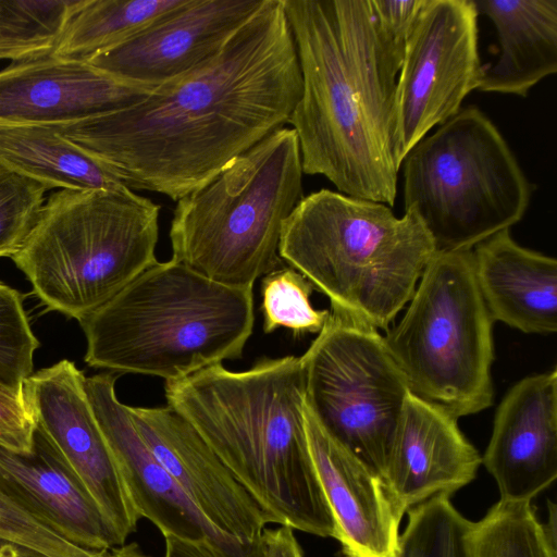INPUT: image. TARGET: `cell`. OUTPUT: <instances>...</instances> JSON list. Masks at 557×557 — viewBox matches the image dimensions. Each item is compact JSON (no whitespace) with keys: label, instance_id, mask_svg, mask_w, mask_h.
I'll return each mask as SVG.
<instances>
[{"label":"cell","instance_id":"31","mask_svg":"<svg viewBox=\"0 0 557 557\" xmlns=\"http://www.w3.org/2000/svg\"><path fill=\"white\" fill-rule=\"evenodd\" d=\"M0 537L18 542L51 557H108V550H89L66 541L23 509L0 487Z\"/></svg>","mask_w":557,"mask_h":557},{"label":"cell","instance_id":"12","mask_svg":"<svg viewBox=\"0 0 557 557\" xmlns=\"http://www.w3.org/2000/svg\"><path fill=\"white\" fill-rule=\"evenodd\" d=\"M84 377L74 362L60 360L24 381V400L34 421L126 541L141 518L87 398Z\"/></svg>","mask_w":557,"mask_h":557},{"label":"cell","instance_id":"21","mask_svg":"<svg viewBox=\"0 0 557 557\" xmlns=\"http://www.w3.org/2000/svg\"><path fill=\"white\" fill-rule=\"evenodd\" d=\"M475 281L495 321L527 334L557 331V260L504 230L472 249Z\"/></svg>","mask_w":557,"mask_h":557},{"label":"cell","instance_id":"38","mask_svg":"<svg viewBox=\"0 0 557 557\" xmlns=\"http://www.w3.org/2000/svg\"><path fill=\"white\" fill-rule=\"evenodd\" d=\"M108 557H150L136 543L123 544L108 550Z\"/></svg>","mask_w":557,"mask_h":557},{"label":"cell","instance_id":"4","mask_svg":"<svg viewBox=\"0 0 557 557\" xmlns=\"http://www.w3.org/2000/svg\"><path fill=\"white\" fill-rule=\"evenodd\" d=\"M78 322L89 367L175 381L242 357L253 329V293L172 259L157 261Z\"/></svg>","mask_w":557,"mask_h":557},{"label":"cell","instance_id":"3","mask_svg":"<svg viewBox=\"0 0 557 557\" xmlns=\"http://www.w3.org/2000/svg\"><path fill=\"white\" fill-rule=\"evenodd\" d=\"M164 395L274 523L335 537L306 435L300 357L244 371L216 363L165 382Z\"/></svg>","mask_w":557,"mask_h":557},{"label":"cell","instance_id":"28","mask_svg":"<svg viewBox=\"0 0 557 557\" xmlns=\"http://www.w3.org/2000/svg\"><path fill=\"white\" fill-rule=\"evenodd\" d=\"M314 286L292 267H281L264 275L261 285L263 332L288 329L295 337L319 333L330 310L314 309L310 296Z\"/></svg>","mask_w":557,"mask_h":557},{"label":"cell","instance_id":"7","mask_svg":"<svg viewBox=\"0 0 557 557\" xmlns=\"http://www.w3.org/2000/svg\"><path fill=\"white\" fill-rule=\"evenodd\" d=\"M159 213L126 186L61 189L11 259L49 310L81 321L158 261Z\"/></svg>","mask_w":557,"mask_h":557},{"label":"cell","instance_id":"9","mask_svg":"<svg viewBox=\"0 0 557 557\" xmlns=\"http://www.w3.org/2000/svg\"><path fill=\"white\" fill-rule=\"evenodd\" d=\"M493 324L472 250L437 252L385 345L410 393L458 419L493 404Z\"/></svg>","mask_w":557,"mask_h":557},{"label":"cell","instance_id":"13","mask_svg":"<svg viewBox=\"0 0 557 557\" xmlns=\"http://www.w3.org/2000/svg\"><path fill=\"white\" fill-rule=\"evenodd\" d=\"M128 410L151 453L218 533L244 544L260 540L273 520L188 421L168 405Z\"/></svg>","mask_w":557,"mask_h":557},{"label":"cell","instance_id":"24","mask_svg":"<svg viewBox=\"0 0 557 557\" xmlns=\"http://www.w3.org/2000/svg\"><path fill=\"white\" fill-rule=\"evenodd\" d=\"M187 0H79L51 55L87 62L140 34Z\"/></svg>","mask_w":557,"mask_h":557},{"label":"cell","instance_id":"18","mask_svg":"<svg viewBox=\"0 0 557 557\" xmlns=\"http://www.w3.org/2000/svg\"><path fill=\"white\" fill-rule=\"evenodd\" d=\"M0 487L33 517L78 547L107 550L125 543L36 422L28 453L0 446Z\"/></svg>","mask_w":557,"mask_h":557},{"label":"cell","instance_id":"17","mask_svg":"<svg viewBox=\"0 0 557 557\" xmlns=\"http://www.w3.org/2000/svg\"><path fill=\"white\" fill-rule=\"evenodd\" d=\"M482 463L503 500L531 502L556 480V368L521 379L503 397Z\"/></svg>","mask_w":557,"mask_h":557},{"label":"cell","instance_id":"27","mask_svg":"<svg viewBox=\"0 0 557 557\" xmlns=\"http://www.w3.org/2000/svg\"><path fill=\"white\" fill-rule=\"evenodd\" d=\"M471 557H557L531 502L499 499L473 522Z\"/></svg>","mask_w":557,"mask_h":557},{"label":"cell","instance_id":"11","mask_svg":"<svg viewBox=\"0 0 557 557\" xmlns=\"http://www.w3.org/2000/svg\"><path fill=\"white\" fill-rule=\"evenodd\" d=\"M472 0H425L406 42L396 84L394 156L411 148L461 109L478 89L482 66Z\"/></svg>","mask_w":557,"mask_h":557},{"label":"cell","instance_id":"14","mask_svg":"<svg viewBox=\"0 0 557 557\" xmlns=\"http://www.w3.org/2000/svg\"><path fill=\"white\" fill-rule=\"evenodd\" d=\"M264 0H187L140 34L87 61L150 86L177 79L218 55Z\"/></svg>","mask_w":557,"mask_h":557},{"label":"cell","instance_id":"15","mask_svg":"<svg viewBox=\"0 0 557 557\" xmlns=\"http://www.w3.org/2000/svg\"><path fill=\"white\" fill-rule=\"evenodd\" d=\"M156 88L53 55L12 62L0 71V124L72 123L133 106Z\"/></svg>","mask_w":557,"mask_h":557},{"label":"cell","instance_id":"37","mask_svg":"<svg viewBox=\"0 0 557 557\" xmlns=\"http://www.w3.org/2000/svg\"><path fill=\"white\" fill-rule=\"evenodd\" d=\"M548 505V518L546 524H542V529L544 535L546 537L547 543L554 550H557V513H556V505L552 500L547 502Z\"/></svg>","mask_w":557,"mask_h":557},{"label":"cell","instance_id":"32","mask_svg":"<svg viewBox=\"0 0 557 557\" xmlns=\"http://www.w3.org/2000/svg\"><path fill=\"white\" fill-rule=\"evenodd\" d=\"M34 430L35 421L25 404L23 389L0 383V446L28 453Z\"/></svg>","mask_w":557,"mask_h":557},{"label":"cell","instance_id":"1","mask_svg":"<svg viewBox=\"0 0 557 557\" xmlns=\"http://www.w3.org/2000/svg\"><path fill=\"white\" fill-rule=\"evenodd\" d=\"M301 91L283 1L264 0L190 73L127 108L53 126L127 188L177 201L285 127Z\"/></svg>","mask_w":557,"mask_h":557},{"label":"cell","instance_id":"26","mask_svg":"<svg viewBox=\"0 0 557 557\" xmlns=\"http://www.w3.org/2000/svg\"><path fill=\"white\" fill-rule=\"evenodd\" d=\"M407 512L396 557H471L473 522L454 507L449 495L433 496Z\"/></svg>","mask_w":557,"mask_h":557},{"label":"cell","instance_id":"25","mask_svg":"<svg viewBox=\"0 0 557 557\" xmlns=\"http://www.w3.org/2000/svg\"><path fill=\"white\" fill-rule=\"evenodd\" d=\"M79 0L0 1V59L51 55Z\"/></svg>","mask_w":557,"mask_h":557},{"label":"cell","instance_id":"5","mask_svg":"<svg viewBox=\"0 0 557 557\" xmlns=\"http://www.w3.org/2000/svg\"><path fill=\"white\" fill-rule=\"evenodd\" d=\"M278 252L333 311L386 332L435 247L413 212L397 218L384 203L322 188L286 218Z\"/></svg>","mask_w":557,"mask_h":557},{"label":"cell","instance_id":"30","mask_svg":"<svg viewBox=\"0 0 557 557\" xmlns=\"http://www.w3.org/2000/svg\"><path fill=\"white\" fill-rule=\"evenodd\" d=\"M47 190L35 181L0 168V258H11L21 249Z\"/></svg>","mask_w":557,"mask_h":557},{"label":"cell","instance_id":"33","mask_svg":"<svg viewBox=\"0 0 557 557\" xmlns=\"http://www.w3.org/2000/svg\"><path fill=\"white\" fill-rule=\"evenodd\" d=\"M164 540V557H261V537L247 544L213 537L185 540L171 534Z\"/></svg>","mask_w":557,"mask_h":557},{"label":"cell","instance_id":"36","mask_svg":"<svg viewBox=\"0 0 557 557\" xmlns=\"http://www.w3.org/2000/svg\"><path fill=\"white\" fill-rule=\"evenodd\" d=\"M0 557H51L28 545L0 537Z\"/></svg>","mask_w":557,"mask_h":557},{"label":"cell","instance_id":"29","mask_svg":"<svg viewBox=\"0 0 557 557\" xmlns=\"http://www.w3.org/2000/svg\"><path fill=\"white\" fill-rule=\"evenodd\" d=\"M39 347L24 308V295L0 282V383L23 389Z\"/></svg>","mask_w":557,"mask_h":557},{"label":"cell","instance_id":"35","mask_svg":"<svg viewBox=\"0 0 557 557\" xmlns=\"http://www.w3.org/2000/svg\"><path fill=\"white\" fill-rule=\"evenodd\" d=\"M261 557H305L294 529L280 524L274 529L265 528L261 535Z\"/></svg>","mask_w":557,"mask_h":557},{"label":"cell","instance_id":"23","mask_svg":"<svg viewBox=\"0 0 557 557\" xmlns=\"http://www.w3.org/2000/svg\"><path fill=\"white\" fill-rule=\"evenodd\" d=\"M0 168L35 181L48 190L125 186L51 124H0Z\"/></svg>","mask_w":557,"mask_h":557},{"label":"cell","instance_id":"19","mask_svg":"<svg viewBox=\"0 0 557 557\" xmlns=\"http://www.w3.org/2000/svg\"><path fill=\"white\" fill-rule=\"evenodd\" d=\"M116 379L111 372L85 376L84 388L139 517L152 522L163 536L235 541L218 533L201 517L151 453L128 406L116 396Z\"/></svg>","mask_w":557,"mask_h":557},{"label":"cell","instance_id":"20","mask_svg":"<svg viewBox=\"0 0 557 557\" xmlns=\"http://www.w3.org/2000/svg\"><path fill=\"white\" fill-rule=\"evenodd\" d=\"M482 456L443 407L409 393L384 481L407 510L433 496L451 495L472 482Z\"/></svg>","mask_w":557,"mask_h":557},{"label":"cell","instance_id":"22","mask_svg":"<svg viewBox=\"0 0 557 557\" xmlns=\"http://www.w3.org/2000/svg\"><path fill=\"white\" fill-rule=\"evenodd\" d=\"M493 23L500 49L483 64L478 89L527 97L557 72V0H472Z\"/></svg>","mask_w":557,"mask_h":557},{"label":"cell","instance_id":"16","mask_svg":"<svg viewBox=\"0 0 557 557\" xmlns=\"http://www.w3.org/2000/svg\"><path fill=\"white\" fill-rule=\"evenodd\" d=\"M310 455L345 557H396L406 512L382 476L337 443L304 404Z\"/></svg>","mask_w":557,"mask_h":557},{"label":"cell","instance_id":"6","mask_svg":"<svg viewBox=\"0 0 557 557\" xmlns=\"http://www.w3.org/2000/svg\"><path fill=\"white\" fill-rule=\"evenodd\" d=\"M297 135L280 128L176 201L172 260L230 287L281 268L283 223L304 198Z\"/></svg>","mask_w":557,"mask_h":557},{"label":"cell","instance_id":"10","mask_svg":"<svg viewBox=\"0 0 557 557\" xmlns=\"http://www.w3.org/2000/svg\"><path fill=\"white\" fill-rule=\"evenodd\" d=\"M305 400L337 443L384 480L410 393L379 331L331 310L300 357Z\"/></svg>","mask_w":557,"mask_h":557},{"label":"cell","instance_id":"2","mask_svg":"<svg viewBox=\"0 0 557 557\" xmlns=\"http://www.w3.org/2000/svg\"><path fill=\"white\" fill-rule=\"evenodd\" d=\"M302 91L288 123L304 174L346 196L393 206L397 74L404 51L379 25L371 0H282Z\"/></svg>","mask_w":557,"mask_h":557},{"label":"cell","instance_id":"8","mask_svg":"<svg viewBox=\"0 0 557 557\" xmlns=\"http://www.w3.org/2000/svg\"><path fill=\"white\" fill-rule=\"evenodd\" d=\"M405 212L435 251L472 250L524 215L531 184L506 140L476 108H465L423 137L403 162Z\"/></svg>","mask_w":557,"mask_h":557},{"label":"cell","instance_id":"34","mask_svg":"<svg viewBox=\"0 0 557 557\" xmlns=\"http://www.w3.org/2000/svg\"><path fill=\"white\" fill-rule=\"evenodd\" d=\"M425 0H371L376 21L403 51Z\"/></svg>","mask_w":557,"mask_h":557}]
</instances>
